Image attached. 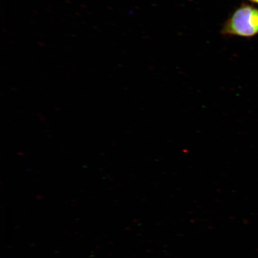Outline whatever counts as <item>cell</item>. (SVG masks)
<instances>
[{
    "mask_svg": "<svg viewBox=\"0 0 258 258\" xmlns=\"http://www.w3.org/2000/svg\"><path fill=\"white\" fill-rule=\"evenodd\" d=\"M221 33L247 38L255 36L258 34V9L242 4L225 22Z\"/></svg>",
    "mask_w": 258,
    "mask_h": 258,
    "instance_id": "1",
    "label": "cell"
},
{
    "mask_svg": "<svg viewBox=\"0 0 258 258\" xmlns=\"http://www.w3.org/2000/svg\"><path fill=\"white\" fill-rule=\"evenodd\" d=\"M250 2L258 4V0H249Z\"/></svg>",
    "mask_w": 258,
    "mask_h": 258,
    "instance_id": "2",
    "label": "cell"
}]
</instances>
